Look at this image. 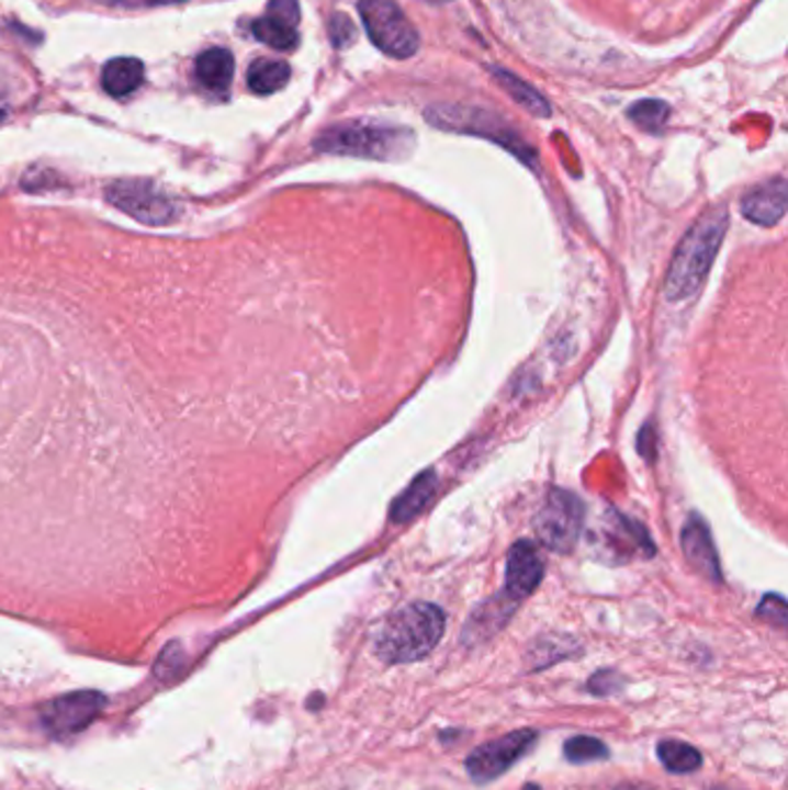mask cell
Returning <instances> with one entry per match:
<instances>
[{
	"mask_svg": "<svg viewBox=\"0 0 788 790\" xmlns=\"http://www.w3.org/2000/svg\"><path fill=\"white\" fill-rule=\"evenodd\" d=\"M727 229L729 211L724 206H717L700 215L691 229L683 236L671 259L664 287V296L671 303H683L703 287L714 257L721 248V240L727 236Z\"/></svg>",
	"mask_w": 788,
	"mask_h": 790,
	"instance_id": "6da1fadb",
	"label": "cell"
},
{
	"mask_svg": "<svg viewBox=\"0 0 788 790\" xmlns=\"http://www.w3.org/2000/svg\"><path fill=\"white\" fill-rule=\"evenodd\" d=\"M447 618L435 603H409L384 622L375 652L386 664H412L428 656L442 641Z\"/></svg>",
	"mask_w": 788,
	"mask_h": 790,
	"instance_id": "7a4b0ae2",
	"label": "cell"
},
{
	"mask_svg": "<svg viewBox=\"0 0 788 790\" xmlns=\"http://www.w3.org/2000/svg\"><path fill=\"white\" fill-rule=\"evenodd\" d=\"M417 139L407 127H393L372 121H352L326 127L315 139L319 153L331 156H352L365 160L398 162L412 156Z\"/></svg>",
	"mask_w": 788,
	"mask_h": 790,
	"instance_id": "3957f363",
	"label": "cell"
},
{
	"mask_svg": "<svg viewBox=\"0 0 788 790\" xmlns=\"http://www.w3.org/2000/svg\"><path fill=\"white\" fill-rule=\"evenodd\" d=\"M426 119L442 129L468 132V135L493 139L495 144L511 150L525 165L530 167L537 165L534 150L525 144L505 121H502L497 114L486 112V109L465 106V104H437L428 109Z\"/></svg>",
	"mask_w": 788,
	"mask_h": 790,
	"instance_id": "277c9868",
	"label": "cell"
},
{
	"mask_svg": "<svg viewBox=\"0 0 788 790\" xmlns=\"http://www.w3.org/2000/svg\"><path fill=\"white\" fill-rule=\"evenodd\" d=\"M585 524V504L578 495L553 488L545 493L534 518L539 541L553 553H572Z\"/></svg>",
	"mask_w": 788,
	"mask_h": 790,
	"instance_id": "5b68a950",
	"label": "cell"
},
{
	"mask_svg": "<svg viewBox=\"0 0 788 790\" xmlns=\"http://www.w3.org/2000/svg\"><path fill=\"white\" fill-rule=\"evenodd\" d=\"M368 37L391 58H409L419 49V33L393 0H359Z\"/></svg>",
	"mask_w": 788,
	"mask_h": 790,
	"instance_id": "8992f818",
	"label": "cell"
},
{
	"mask_svg": "<svg viewBox=\"0 0 788 790\" xmlns=\"http://www.w3.org/2000/svg\"><path fill=\"white\" fill-rule=\"evenodd\" d=\"M106 200L119 211L153 227L171 225L181 215V206L150 181H116L106 188Z\"/></svg>",
	"mask_w": 788,
	"mask_h": 790,
	"instance_id": "52a82bcc",
	"label": "cell"
},
{
	"mask_svg": "<svg viewBox=\"0 0 788 790\" xmlns=\"http://www.w3.org/2000/svg\"><path fill=\"white\" fill-rule=\"evenodd\" d=\"M537 742L534 731H514L495 742L479 746L468 756V775L476 783H488L497 777L505 775L511 765H516L525 754H528Z\"/></svg>",
	"mask_w": 788,
	"mask_h": 790,
	"instance_id": "ba28073f",
	"label": "cell"
},
{
	"mask_svg": "<svg viewBox=\"0 0 788 790\" xmlns=\"http://www.w3.org/2000/svg\"><path fill=\"white\" fill-rule=\"evenodd\" d=\"M104 696L100 691H72L54 698L42 710V723L54 737H70L89 729L104 710Z\"/></svg>",
	"mask_w": 788,
	"mask_h": 790,
	"instance_id": "9c48e42d",
	"label": "cell"
},
{
	"mask_svg": "<svg viewBox=\"0 0 788 790\" xmlns=\"http://www.w3.org/2000/svg\"><path fill=\"white\" fill-rule=\"evenodd\" d=\"M541 578H543L541 553L537 551V545L532 541L520 539L518 543H514V548L509 551V557H507L505 595L511 601H520L525 597H530L532 591L539 587Z\"/></svg>",
	"mask_w": 788,
	"mask_h": 790,
	"instance_id": "30bf717a",
	"label": "cell"
},
{
	"mask_svg": "<svg viewBox=\"0 0 788 790\" xmlns=\"http://www.w3.org/2000/svg\"><path fill=\"white\" fill-rule=\"evenodd\" d=\"M680 541L687 562L698 571V574L706 576L710 583H721L719 555L714 551V541L708 522L700 516H689L683 527Z\"/></svg>",
	"mask_w": 788,
	"mask_h": 790,
	"instance_id": "8fae6325",
	"label": "cell"
},
{
	"mask_svg": "<svg viewBox=\"0 0 788 790\" xmlns=\"http://www.w3.org/2000/svg\"><path fill=\"white\" fill-rule=\"evenodd\" d=\"M786 200H788L786 179L784 176H777V179L744 194L740 208L750 223L761 227H773L786 213Z\"/></svg>",
	"mask_w": 788,
	"mask_h": 790,
	"instance_id": "7c38bea8",
	"label": "cell"
},
{
	"mask_svg": "<svg viewBox=\"0 0 788 790\" xmlns=\"http://www.w3.org/2000/svg\"><path fill=\"white\" fill-rule=\"evenodd\" d=\"M435 493H437V474L432 470H428L414 478L409 483V488L396 501H393L391 520L396 524H405V522L414 520L428 507V501L435 497Z\"/></svg>",
	"mask_w": 788,
	"mask_h": 790,
	"instance_id": "4fadbf2b",
	"label": "cell"
},
{
	"mask_svg": "<svg viewBox=\"0 0 788 790\" xmlns=\"http://www.w3.org/2000/svg\"><path fill=\"white\" fill-rule=\"evenodd\" d=\"M196 79H200L209 91L225 93L234 79V56L227 49H209L194 63Z\"/></svg>",
	"mask_w": 788,
	"mask_h": 790,
	"instance_id": "5bb4252c",
	"label": "cell"
},
{
	"mask_svg": "<svg viewBox=\"0 0 788 790\" xmlns=\"http://www.w3.org/2000/svg\"><path fill=\"white\" fill-rule=\"evenodd\" d=\"M144 81V63L137 58H114L104 65L102 88L114 98H125Z\"/></svg>",
	"mask_w": 788,
	"mask_h": 790,
	"instance_id": "9a60e30c",
	"label": "cell"
},
{
	"mask_svg": "<svg viewBox=\"0 0 788 790\" xmlns=\"http://www.w3.org/2000/svg\"><path fill=\"white\" fill-rule=\"evenodd\" d=\"M491 75L522 109H528L530 114H534L539 119L551 116L549 100H545L541 93H537L530 83H525L520 77H516L514 72L505 70V68H491Z\"/></svg>",
	"mask_w": 788,
	"mask_h": 790,
	"instance_id": "2e32d148",
	"label": "cell"
},
{
	"mask_svg": "<svg viewBox=\"0 0 788 790\" xmlns=\"http://www.w3.org/2000/svg\"><path fill=\"white\" fill-rule=\"evenodd\" d=\"M290 81V65L284 60L261 58L255 60L248 70V86L257 95H271Z\"/></svg>",
	"mask_w": 788,
	"mask_h": 790,
	"instance_id": "e0dca14e",
	"label": "cell"
},
{
	"mask_svg": "<svg viewBox=\"0 0 788 790\" xmlns=\"http://www.w3.org/2000/svg\"><path fill=\"white\" fill-rule=\"evenodd\" d=\"M656 754H660V760L664 763V767L673 775H689L696 772L703 758H700L698 749H694L691 744L680 742V740H664L656 746Z\"/></svg>",
	"mask_w": 788,
	"mask_h": 790,
	"instance_id": "ac0fdd59",
	"label": "cell"
},
{
	"mask_svg": "<svg viewBox=\"0 0 788 790\" xmlns=\"http://www.w3.org/2000/svg\"><path fill=\"white\" fill-rule=\"evenodd\" d=\"M252 33H255V37L259 42L269 44L271 49H278V52H292V49H296V44H299L296 26L284 24V21H280L275 16H269V14L255 21Z\"/></svg>",
	"mask_w": 788,
	"mask_h": 790,
	"instance_id": "d6986e66",
	"label": "cell"
},
{
	"mask_svg": "<svg viewBox=\"0 0 788 790\" xmlns=\"http://www.w3.org/2000/svg\"><path fill=\"white\" fill-rule=\"evenodd\" d=\"M668 116H671L668 104L660 102V100H643V102H637L629 109V119L637 123L641 129L652 132V135H656V132L664 129Z\"/></svg>",
	"mask_w": 788,
	"mask_h": 790,
	"instance_id": "ffe728a7",
	"label": "cell"
},
{
	"mask_svg": "<svg viewBox=\"0 0 788 790\" xmlns=\"http://www.w3.org/2000/svg\"><path fill=\"white\" fill-rule=\"evenodd\" d=\"M608 749L606 744L597 737H587V735H576L564 744V758L572 763H593V760H601L606 758Z\"/></svg>",
	"mask_w": 788,
	"mask_h": 790,
	"instance_id": "44dd1931",
	"label": "cell"
},
{
	"mask_svg": "<svg viewBox=\"0 0 788 790\" xmlns=\"http://www.w3.org/2000/svg\"><path fill=\"white\" fill-rule=\"evenodd\" d=\"M267 14L284 21V24L299 26V21H301L299 0H271L269 8H267Z\"/></svg>",
	"mask_w": 788,
	"mask_h": 790,
	"instance_id": "7402d4cb",
	"label": "cell"
},
{
	"mask_svg": "<svg viewBox=\"0 0 788 790\" xmlns=\"http://www.w3.org/2000/svg\"><path fill=\"white\" fill-rule=\"evenodd\" d=\"M328 29H331V37H334L336 47H347V44H352L357 37V29L352 24V19H349L347 14H336Z\"/></svg>",
	"mask_w": 788,
	"mask_h": 790,
	"instance_id": "603a6c76",
	"label": "cell"
},
{
	"mask_svg": "<svg viewBox=\"0 0 788 790\" xmlns=\"http://www.w3.org/2000/svg\"><path fill=\"white\" fill-rule=\"evenodd\" d=\"M758 614L777 627H786V601L779 595H768L761 601Z\"/></svg>",
	"mask_w": 788,
	"mask_h": 790,
	"instance_id": "cb8c5ba5",
	"label": "cell"
},
{
	"mask_svg": "<svg viewBox=\"0 0 788 790\" xmlns=\"http://www.w3.org/2000/svg\"><path fill=\"white\" fill-rule=\"evenodd\" d=\"M181 662H183V652H181V647H179L177 643H173V645H169V647L162 652L156 673H158L160 677H171L173 673H177V668L181 666Z\"/></svg>",
	"mask_w": 788,
	"mask_h": 790,
	"instance_id": "d4e9b609",
	"label": "cell"
},
{
	"mask_svg": "<svg viewBox=\"0 0 788 790\" xmlns=\"http://www.w3.org/2000/svg\"><path fill=\"white\" fill-rule=\"evenodd\" d=\"M109 5H123V8H156V5H173L183 3V0H102Z\"/></svg>",
	"mask_w": 788,
	"mask_h": 790,
	"instance_id": "484cf974",
	"label": "cell"
},
{
	"mask_svg": "<svg viewBox=\"0 0 788 790\" xmlns=\"http://www.w3.org/2000/svg\"><path fill=\"white\" fill-rule=\"evenodd\" d=\"M8 114H10V104H8V100L3 95H0V123L8 119Z\"/></svg>",
	"mask_w": 788,
	"mask_h": 790,
	"instance_id": "4316f807",
	"label": "cell"
},
{
	"mask_svg": "<svg viewBox=\"0 0 788 790\" xmlns=\"http://www.w3.org/2000/svg\"><path fill=\"white\" fill-rule=\"evenodd\" d=\"M616 790H652V788H648V786H643V783H622V786H618Z\"/></svg>",
	"mask_w": 788,
	"mask_h": 790,
	"instance_id": "83f0119b",
	"label": "cell"
},
{
	"mask_svg": "<svg viewBox=\"0 0 788 790\" xmlns=\"http://www.w3.org/2000/svg\"><path fill=\"white\" fill-rule=\"evenodd\" d=\"M426 3H430V5H442V3H449V0H426Z\"/></svg>",
	"mask_w": 788,
	"mask_h": 790,
	"instance_id": "f1b7e54d",
	"label": "cell"
},
{
	"mask_svg": "<svg viewBox=\"0 0 788 790\" xmlns=\"http://www.w3.org/2000/svg\"><path fill=\"white\" fill-rule=\"evenodd\" d=\"M714 790H733V788H714Z\"/></svg>",
	"mask_w": 788,
	"mask_h": 790,
	"instance_id": "f546056e",
	"label": "cell"
}]
</instances>
